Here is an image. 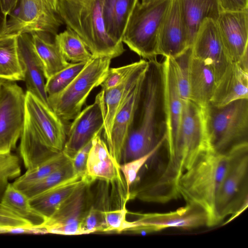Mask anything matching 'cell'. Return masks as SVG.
<instances>
[{
    "label": "cell",
    "mask_w": 248,
    "mask_h": 248,
    "mask_svg": "<svg viewBox=\"0 0 248 248\" xmlns=\"http://www.w3.org/2000/svg\"><path fill=\"white\" fill-rule=\"evenodd\" d=\"M26 94L15 81L0 83V154L11 153L23 128Z\"/></svg>",
    "instance_id": "8fae6325"
},
{
    "label": "cell",
    "mask_w": 248,
    "mask_h": 248,
    "mask_svg": "<svg viewBox=\"0 0 248 248\" xmlns=\"http://www.w3.org/2000/svg\"><path fill=\"white\" fill-rule=\"evenodd\" d=\"M192 56L209 65L216 83L232 63L226 53L216 21L207 18L200 26L192 45Z\"/></svg>",
    "instance_id": "5bb4252c"
},
{
    "label": "cell",
    "mask_w": 248,
    "mask_h": 248,
    "mask_svg": "<svg viewBox=\"0 0 248 248\" xmlns=\"http://www.w3.org/2000/svg\"><path fill=\"white\" fill-rule=\"evenodd\" d=\"M74 175L70 161L69 160L54 171L22 191L30 199Z\"/></svg>",
    "instance_id": "836d02e7"
},
{
    "label": "cell",
    "mask_w": 248,
    "mask_h": 248,
    "mask_svg": "<svg viewBox=\"0 0 248 248\" xmlns=\"http://www.w3.org/2000/svg\"><path fill=\"white\" fill-rule=\"evenodd\" d=\"M221 12H241L248 10V0H218Z\"/></svg>",
    "instance_id": "7bdbcfd3"
},
{
    "label": "cell",
    "mask_w": 248,
    "mask_h": 248,
    "mask_svg": "<svg viewBox=\"0 0 248 248\" xmlns=\"http://www.w3.org/2000/svg\"><path fill=\"white\" fill-rule=\"evenodd\" d=\"M19 0H0V7L7 16L13 11Z\"/></svg>",
    "instance_id": "ee69618b"
},
{
    "label": "cell",
    "mask_w": 248,
    "mask_h": 248,
    "mask_svg": "<svg viewBox=\"0 0 248 248\" xmlns=\"http://www.w3.org/2000/svg\"><path fill=\"white\" fill-rule=\"evenodd\" d=\"M96 134L92 139L85 175L92 183L99 180L113 184H123L119 166L112 156L106 142Z\"/></svg>",
    "instance_id": "ffe728a7"
},
{
    "label": "cell",
    "mask_w": 248,
    "mask_h": 248,
    "mask_svg": "<svg viewBox=\"0 0 248 248\" xmlns=\"http://www.w3.org/2000/svg\"><path fill=\"white\" fill-rule=\"evenodd\" d=\"M162 63L164 74V104L166 119V140L170 153L178 136L183 101L177 88L170 58Z\"/></svg>",
    "instance_id": "44dd1931"
},
{
    "label": "cell",
    "mask_w": 248,
    "mask_h": 248,
    "mask_svg": "<svg viewBox=\"0 0 248 248\" xmlns=\"http://www.w3.org/2000/svg\"><path fill=\"white\" fill-rule=\"evenodd\" d=\"M209 147L226 154L248 145V99L234 101L220 107L204 108Z\"/></svg>",
    "instance_id": "8992f818"
},
{
    "label": "cell",
    "mask_w": 248,
    "mask_h": 248,
    "mask_svg": "<svg viewBox=\"0 0 248 248\" xmlns=\"http://www.w3.org/2000/svg\"><path fill=\"white\" fill-rule=\"evenodd\" d=\"M188 37L176 0H172L161 26L157 54L175 58L190 47Z\"/></svg>",
    "instance_id": "d6986e66"
},
{
    "label": "cell",
    "mask_w": 248,
    "mask_h": 248,
    "mask_svg": "<svg viewBox=\"0 0 248 248\" xmlns=\"http://www.w3.org/2000/svg\"><path fill=\"white\" fill-rule=\"evenodd\" d=\"M130 198L126 196L123 206L116 209L110 210L109 207L103 212L104 220L103 232H126L132 227L131 221L126 219L128 214L126 204Z\"/></svg>",
    "instance_id": "8d00e7d4"
},
{
    "label": "cell",
    "mask_w": 248,
    "mask_h": 248,
    "mask_svg": "<svg viewBox=\"0 0 248 248\" xmlns=\"http://www.w3.org/2000/svg\"><path fill=\"white\" fill-rule=\"evenodd\" d=\"M100 200L98 201L97 205L92 203L85 213L82 221L80 227L83 234H89L96 232H103L104 220L103 211L107 208L108 204L107 201V195L101 192Z\"/></svg>",
    "instance_id": "d590c367"
},
{
    "label": "cell",
    "mask_w": 248,
    "mask_h": 248,
    "mask_svg": "<svg viewBox=\"0 0 248 248\" xmlns=\"http://www.w3.org/2000/svg\"><path fill=\"white\" fill-rule=\"evenodd\" d=\"M104 128V117L98 93L94 102L81 110L73 120L67 131L62 152L69 159Z\"/></svg>",
    "instance_id": "9a60e30c"
},
{
    "label": "cell",
    "mask_w": 248,
    "mask_h": 248,
    "mask_svg": "<svg viewBox=\"0 0 248 248\" xmlns=\"http://www.w3.org/2000/svg\"><path fill=\"white\" fill-rule=\"evenodd\" d=\"M21 168L18 157L11 153L0 155V202L9 181L20 176Z\"/></svg>",
    "instance_id": "74e56055"
},
{
    "label": "cell",
    "mask_w": 248,
    "mask_h": 248,
    "mask_svg": "<svg viewBox=\"0 0 248 248\" xmlns=\"http://www.w3.org/2000/svg\"><path fill=\"white\" fill-rule=\"evenodd\" d=\"M166 140L163 66L153 58L148 61L121 164L145 155Z\"/></svg>",
    "instance_id": "6da1fadb"
},
{
    "label": "cell",
    "mask_w": 248,
    "mask_h": 248,
    "mask_svg": "<svg viewBox=\"0 0 248 248\" xmlns=\"http://www.w3.org/2000/svg\"><path fill=\"white\" fill-rule=\"evenodd\" d=\"M92 184L85 182L60 205L42 227L46 233L83 234L80 224L92 203Z\"/></svg>",
    "instance_id": "7c38bea8"
},
{
    "label": "cell",
    "mask_w": 248,
    "mask_h": 248,
    "mask_svg": "<svg viewBox=\"0 0 248 248\" xmlns=\"http://www.w3.org/2000/svg\"><path fill=\"white\" fill-rule=\"evenodd\" d=\"M138 215V218L132 221L133 227L127 232L143 234L171 227L191 229L208 226V218L205 211L197 205L189 203L168 213Z\"/></svg>",
    "instance_id": "4fadbf2b"
},
{
    "label": "cell",
    "mask_w": 248,
    "mask_h": 248,
    "mask_svg": "<svg viewBox=\"0 0 248 248\" xmlns=\"http://www.w3.org/2000/svg\"><path fill=\"white\" fill-rule=\"evenodd\" d=\"M86 62L70 63L46 80L45 89L48 96L57 94L64 89L78 76Z\"/></svg>",
    "instance_id": "e575fe53"
},
{
    "label": "cell",
    "mask_w": 248,
    "mask_h": 248,
    "mask_svg": "<svg viewBox=\"0 0 248 248\" xmlns=\"http://www.w3.org/2000/svg\"><path fill=\"white\" fill-rule=\"evenodd\" d=\"M1 80H2V79H0V82H1Z\"/></svg>",
    "instance_id": "c3c4849f"
},
{
    "label": "cell",
    "mask_w": 248,
    "mask_h": 248,
    "mask_svg": "<svg viewBox=\"0 0 248 248\" xmlns=\"http://www.w3.org/2000/svg\"><path fill=\"white\" fill-rule=\"evenodd\" d=\"M138 1L139 0H101L106 32L116 43L123 44L124 34Z\"/></svg>",
    "instance_id": "484cf974"
},
{
    "label": "cell",
    "mask_w": 248,
    "mask_h": 248,
    "mask_svg": "<svg viewBox=\"0 0 248 248\" xmlns=\"http://www.w3.org/2000/svg\"><path fill=\"white\" fill-rule=\"evenodd\" d=\"M244 146L226 154L212 150L206 151L179 179V196L186 203L197 205L205 211L208 218V227L218 224L215 211L217 197L236 152Z\"/></svg>",
    "instance_id": "277c9868"
},
{
    "label": "cell",
    "mask_w": 248,
    "mask_h": 248,
    "mask_svg": "<svg viewBox=\"0 0 248 248\" xmlns=\"http://www.w3.org/2000/svg\"><path fill=\"white\" fill-rule=\"evenodd\" d=\"M69 160L62 151L58 153L37 167L27 170L23 175L16 178L12 185L18 190L23 191L54 171Z\"/></svg>",
    "instance_id": "1f68e13d"
},
{
    "label": "cell",
    "mask_w": 248,
    "mask_h": 248,
    "mask_svg": "<svg viewBox=\"0 0 248 248\" xmlns=\"http://www.w3.org/2000/svg\"><path fill=\"white\" fill-rule=\"evenodd\" d=\"M54 42L68 62H87L93 57L81 38L70 29L57 33Z\"/></svg>",
    "instance_id": "4dcf8cb0"
},
{
    "label": "cell",
    "mask_w": 248,
    "mask_h": 248,
    "mask_svg": "<svg viewBox=\"0 0 248 248\" xmlns=\"http://www.w3.org/2000/svg\"><path fill=\"white\" fill-rule=\"evenodd\" d=\"M58 13L67 27L83 40L93 57L113 59L124 51L123 44L106 32L101 0H59Z\"/></svg>",
    "instance_id": "5b68a950"
},
{
    "label": "cell",
    "mask_w": 248,
    "mask_h": 248,
    "mask_svg": "<svg viewBox=\"0 0 248 248\" xmlns=\"http://www.w3.org/2000/svg\"><path fill=\"white\" fill-rule=\"evenodd\" d=\"M145 72L130 90L114 120L110 153L119 165L121 164L122 150L139 98Z\"/></svg>",
    "instance_id": "603a6c76"
},
{
    "label": "cell",
    "mask_w": 248,
    "mask_h": 248,
    "mask_svg": "<svg viewBox=\"0 0 248 248\" xmlns=\"http://www.w3.org/2000/svg\"><path fill=\"white\" fill-rule=\"evenodd\" d=\"M209 150L204 108L190 100L183 101L177 137L169 153L166 166L159 176L151 182L152 190L166 199L178 198L180 178L203 153Z\"/></svg>",
    "instance_id": "7a4b0ae2"
},
{
    "label": "cell",
    "mask_w": 248,
    "mask_h": 248,
    "mask_svg": "<svg viewBox=\"0 0 248 248\" xmlns=\"http://www.w3.org/2000/svg\"><path fill=\"white\" fill-rule=\"evenodd\" d=\"M31 34L35 49L42 63L46 80L70 63L63 57L49 36L35 32Z\"/></svg>",
    "instance_id": "f1b7e54d"
},
{
    "label": "cell",
    "mask_w": 248,
    "mask_h": 248,
    "mask_svg": "<svg viewBox=\"0 0 248 248\" xmlns=\"http://www.w3.org/2000/svg\"><path fill=\"white\" fill-rule=\"evenodd\" d=\"M7 16L0 7V37L6 33L7 23Z\"/></svg>",
    "instance_id": "f6af8a7d"
},
{
    "label": "cell",
    "mask_w": 248,
    "mask_h": 248,
    "mask_svg": "<svg viewBox=\"0 0 248 248\" xmlns=\"http://www.w3.org/2000/svg\"><path fill=\"white\" fill-rule=\"evenodd\" d=\"M155 0H141V2L143 3H148Z\"/></svg>",
    "instance_id": "bcb514c9"
},
{
    "label": "cell",
    "mask_w": 248,
    "mask_h": 248,
    "mask_svg": "<svg viewBox=\"0 0 248 248\" xmlns=\"http://www.w3.org/2000/svg\"><path fill=\"white\" fill-rule=\"evenodd\" d=\"M18 34H6L0 37V79L24 80L17 44Z\"/></svg>",
    "instance_id": "f546056e"
},
{
    "label": "cell",
    "mask_w": 248,
    "mask_h": 248,
    "mask_svg": "<svg viewBox=\"0 0 248 248\" xmlns=\"http://www.w3.org/2000/svg\"><path fill=\"white\" fill-rule=\"evenodd\" d=\"M92 140L79 149L69 159L75 175L85 174L86 162L92 146Z\"/></svg>",
    "instance_id": "b9f144b4"
},
{
    "label": "cell",
    "mask_w": 248,
    "mask_h": 248,
    "mask_svg": "<svg viewBox=\"0 0 248 248\" xmlns=\"http://www.w3.org/2000/svg\"><path fill=\"white\" fill-rule=\"evenodd\" d=\"M25 94V120L19 151L29 170L62 151L67 130L49 106L29 92Z\"/></svg>",
    "instance_id": "3957f363"
},
{
    "label": "cell",
    "mask_w": 248,
    "mask_h": 248,
    "mask_svg": "<svg viewBox=\"0 0 248 248\" xmlns=\"http://www.w3.org/2000/svg\"><path fill=\"white\" fill-rule=\"evenodd\" d=\"M0 228L4 230L5 232L33 229L27 220L0 204Z\"/></svg>",
    "instance_id": "ab89813d"
},
{
    "label": "cell",
    "mask_w": 248,
    "mask_h": 248,
    "mask_svg": "<svg viewBox=\"0 0 248 248\" xmlns=\"http://www.w3.org/2000/svg\"><path fill=\"white\" fill-rule=\"evenodd\" d=\"M241 99H248V67L232 62L216 83L210 104L220 107Z\"/></svg>",
    "instance_id": "7402d4cb"
},
{
    "label": "cell",
    "mask_w": 248,
    "mask_h": 248,
    "mask_svg": "<svg viewBox=\"0 0 248 248\" xmlns=\"http://www.w3.org/2000/svg\"><path fill=\"white\" fill-rule=\"evenodd\" d=\"M59 0H19L9 15L6 34L38 32L54 36L63 23Z\"/></svg>",
    "instance_id": "9c48e42d"
},
{
    "label": "cell",
    "mask_w": 248,
    "mask_h": 248,
    "mask_svg": "<svg viewBox=\"0 0 248 248\" xmlns=\"http://www.w3.org/2000/svg\"><path fill=\"white\" fill-rule=\"evenodd\" d=\"M172 0L138 1L128 22L123 43L145 59L158 55L157 42L162 22Z\"/></svg>",
    "instance_id": "ba28073f"
},
{
    "label": "cell",
    "mask_w": 248,
    "mask_h": 248,
    "mask_svg": "<svg viewBox=\"0 0 248 248\" xmlns=\"http://www.w3.org/2000/svg\"><path fill=\"white\" fill-rule=\"evenodd\" d=\"M111 60L93 57L64 89L48 96L49 106L65 125L80 113L92 90L101 85L110 68Z\"/></svg>",
    "instance_id": "52a82bcc"
},
{
    "label": "cell",
    "mask_w": 248,
    "mask_h": 248,
    "mask_svg": "<svg viewBox=\"0 0 248 248\" xmlns=\"http://www.w3.org/2000/svg\"><path fill=\"white\" fill-rule=\"evenodd\" d=\"M1 154H0V155Z\"/></svg>",
    "instance_id": "681fc988"
},
{
    "label": "cell",
    "mask_w": 248,
    "mask_h": 248,
    "mask_svg": "<svg viewBox=\"0 0 248 248\" xmlns=\"http://www.w3.org/2000/svg\"><path fill=\"white\" fill-rule=\"evenodd\" d=\"M0 204L27 220L34 230L44 233L42 227L46 218L31 206L28 197L12 183H9L7 186Z\"/></svg>",
    "instance_id": "83f0119b"
},
{
    "label": "cell",
    "mask_w": 248,
    "mask_h": 248,
    "mask_svg": "<svg viewBox=\"0 0 248 248\" xmlns=\"http://www.w3.org/2000/svg\"><path fill=\"white\" fill-rule=\"evenodd\" d=\"M191 47L175 58H170L177 88L183 101L189 99L190 63Z\"/></svg>",
    "instance_id": "d6a6232c"
},
{
    "label": "cell",
    "mask_w": 248,
    "mask_h": 248,
    "mask_svg": "<svg viewBox=\"0 0 248 248\" xmlns=\"http://www.w3.org/2000/svg\"><path fill=\"white\" fill-rule=\"evenodd\" d=\"M191 47L197 32L207 18L217 20L221 12L218 0H176Z\"/></svg>",
    "instance_id": "d4e9b609"
},
{
    "label": "cell",
    "mask_w": 248,
    "mask_h": 248,
    "mask_svg": "<svg viewBox=\"0 0 248 248\" xmlns=\"http://www.w3.org/2000/svg\"><path fill=\"white\" fill-rule=\"evenodd\" d=\"M164 142L159 143L153 150L145 155L120 164V170L123 173L126 184L127 196H130L129 192L131 187L135 182L141 168L158 151Z\"/></svg>",
    "instance_id": "f35d334b"
},
{
    "label": "cell",
    "mask_w": 248,
    "mask_h": 248,
    "mask_svg": "<svg viewBox=\"0 0 248 248\" xmlns=\"http://www.w3.org/2000/svg\"><path fill=\"white\" fill-rule=\"evenodd\" d=\"M86 182L91 183L84 174L74 175L31 198L29 199L30 204L47 220L64 201Z\"/></svg>",
    "instance_id": "cb8c5ba5"
},
{
    "label": "cell",
    "mask_w": 248,
    "mask_h": 248,
    "mask_svg": "<svg viewBox=\"0 0 248 248\" xmlns=\"http://www.w3.org/2000/svg\"><path fill=\"white\" fill-rule=\"evenodd\" d=\"M140 61L117 68H109L100 85L101 89L108 90L121 84L137 67Z\"/></svg>",
    "instance_id": "60d3db41"
},
{
    "label": "cell",
    "mask_w": 248,
    "mask_h": 248,
    "mask_svg": "<svg viewBox=\"0 0 248 248\" xmlns=\"http://www.w3.org/2000/svg\"><path fill=\"white\" fill-rule=\"evenodd\" d=\"M2 232H5V231L0 228V233Z\"/></svg>",
    "instance_id": "7dc6e473"
},
{
    "label": "cell",
    "mask_w": 248,
    "mask_h": 248,
    "mask_svg": "<svg viewBox=\"0 0 248 248\" xmlns=\"http://www.w3.org/2000/svg\"><path fill=\"white\" fill-rule=\"evenodd\" d=\"M17 44L27 91L35 95L49 106L48 95L45 89L46 78L44 68L35 49L31 34H18Z\"/></svg>",
    "instance_id": "ac0fdd59"
},
{
    "label": "cell",
    "mask_w": 248,
    "mask_h": 248,
    "mask_svg": "<svg viewBox=\"0 0 248 248\" xmlns=\"http://www.w3.org/2000/svg\"><path fill=\"white\" fill-rule=\"evenodd\" d=\"M248 150L246 146L236 152L219 188L215 205L218 224L232 214L230 221L248 207Z\"/></svg>",
    "instance_id": "30bf717a"
},
{
    "label": "cell",
    "mask_w": 248,
    "mask_h": 248,
    "mask_svg": "<svg viewBox=\"0 0 248 248\" xmlns=\"http://www.w3.org/2000/svg\"><path fill=\"white\" fill-rule=\"evenodd\" d=\"M216 84L212 68L203 61L191 56L190 63L189 99L205 108L210 102Z\"/></svg>",
    "instance_id": "4316f807"
},
{
    "label": "cell",
    "mask_w": 248,
    "mask_h": 248,
    "mask_svg": "<svg viewBox=\"0 0 248 248\" xmlns=\"http://www.w3.org/2000/svg\"><path fill=\"white\" fill-rule=\"evenodd\" d=\"M148 61L140 60L137 67L119 85L98 93L104 117V136L110 152L111 131L114 120L130 90L144 73Z\"/></svg>",
    "instance_id": "e0dca14e"
},
{
    "label": "cell",
    "mask_w": 248,
    "mask_h": 248,
    "mask_svg": "<svg viewBox=\"0 0 248 248\" xmlns=\"http://www.w3.org/2000/svg\"><path fill=\"white\" fill-rule=\"evenodd\" d=\"M216 23L230 61L239 62L248 51V10L221 12Z\"/></svg>",
    "instance_id": "2e32d148"
}]
</instances>
